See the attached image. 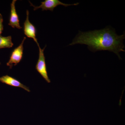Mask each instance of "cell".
Listing matches in <instances>:
<instances>
[{
	"label": "cell",
	"instance_id": "obj_1",
	"mask_svg": "<svg viewBox=\"0 0 125 125\" xmlns=\"http://www.w3.org/2000/svg\"><path fill=\"white\" fill-rule=\"evenodd\" d=\"M125 36V33L120 36L117 35L115 30L109 27L88 32L80 31L69 45L84 44L88 46L90 50L93 52L109 51L114 52L121 59L119 53L125 52L123 44Z\"/></svg>",
	"mask_w": 125,
	"mask_h": 125
},
{
	"label": "cell",
	"instance_id": "obj_2",
	"mask_svg": "<svg viewBox=\"0 0 125 125\" xmlns=\"http://www.w3.org/2000/svg\"><path fill=\"white\" fill-rule=\"evenodd\" d=\"M38 47L39 48V56L38 61L36 65V69L47 83H50L51 81L48 75L44 54V51L46 47L43 49H42L40 46H38Z\"/></svg>",
	"mask_w": 125,
	"mask_h": 125
},
{
	"label": "cell",
	"instance_id": "obj_3",
	"mask_svg": "<svg viewBox=\"0 0 125 125\" xmlns=\"http://www.w3.org/2000/svg\"><path fill=\"white\" fill-rule=\"evenodd\" d=\"M29 2L31 4V5L34 7V10H35L38 9H42V10H49L51 11H53L54 9L58 6L62 5L67 7L70 6L77 5L79 4V3H76L70 4H65L58 0H45L44 1L41 2V5L39 6H35L31 2Z\"/></svg>",
	"mask_w": 125,
	"mask_h": 125
},
{
	"label": "cell",
	"instance_id": "obj_4",
	"mask_svg": "<svg viewBox=\"0 0 125 125\" xmlns=\"http://www.w3.org/2000/svg\"><path fill=\"white\" fill-rule=\"evenodd\" d=\"M26 37L23 39L22 42L12 52L10 60L7 63V65L11 69L13 66H16L20 62L22 58L23 51V44Z\"/></svg>",
	"mask_w": 125,
	"mask_h": 125
},
{
	"label": "cell",
	"instance_id": "obj_5",
	"mask_svg": "<svg viewBox=\"0 0 125 125\" xmlns=\"http://www.w3.org/2000/svg\"><path fill=\"white\" fill-rule=\"evenodd\" d=\"M27 17L26 20L24 24V31L25 34L29 38L33 39L39 46V44L38 42L37 39L36 37V29L35 27L32 24L29 20V11L27 10Z\"/></svg>",
	"mask_w": 125,
	"mask_h": 125
},
{
	"label": "cell",
	"instance_id": "obj_6",
	"mask_svg": "<svg viewBox=\"0 0 125 125\" xmlns=\"http://www.w3.org/2000/svg\"><path fill=\"white\" fill-rule=\"evenodd\" d=\"M16 1V0H13L10 5V17L9 25L14 28H16L18 29H20L22 28L20 24L19 16L16 10L15 3Z\"/></svg>",
	"mask_w": 125,
	"mask_h": 125
},
{
	"label": "cell",
	"instance_id": "obj_7",
	"mask_svg": "<svg viewBox=\"0 0 125 125\" xmlns=\"http://www.w3.org/2000/svg\"><path fill=\"white\" fill-rule=\"evenodd\" d=\"M0 81L1 83L6 84L7 85L13 87H20L25 90L27 92H30V89L29 87L24 85L18 80L9 75H4L0 77Z\"/></svg>",
	"mask_w": 125,
	"mask_h": 125
},
{
	"label": "cell",
	"instance_id": "obj_8",
	"mask_svg": "<svg viewBox=\"0 0 125 125\" xmlns=\"http://www.w3.org/2000/svg\"><path fill=\"white\" fill-rule=\"evenodd\" d=\"M11 36L2 37L0 35V49L10 48L13 46Z\"/></svg>",
	"mask_w": 125,
	"mask_h": 125
},
{
	"label": "cell",
	"instance_id": "obj_9",
	"mask_svg": "<svg viewBox=\"0 0 125 125\" xmlns=\"http://www.w3.org/2000/svg\"><path fill=\"white\" fill-rule=\"evenodd\" d=\"M3 17L1 14H0V35L3 30Z\"/></svg>",
	"mask_w": 125,
	"mask_h": 125
},
{
	"label": "cell",
	"instance_id": "obj_10",
	"mask_svg": "<svg viewBox=\"0 0 125 125\" xmlns=\"http://www.w3.org/2000/svg\"></svg>",
	"mask_w": 125,
	"mask_h": 125
}]
</instances>
